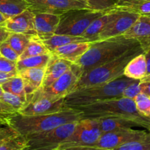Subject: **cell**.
I'll list each match as a JSON object with an SVG mask.
<instances>
[{
  "label": "cell",
  "mask_w": 150,
  "mask_h": 150,
  "mask_svg": "<svg viewBox=\"0 0 150 150\" xmlns=\"http://www.w3.org/2000/svg\"><path fill=\"white\" fill-rule=\"evenodd\" d=\"M82 114L79 110L66 107L57 113L44 115L26 116L16 113L7 117V125L16 133L27 136L51 130L67 123L79 121Z\"/></svg>",
  "instance_id": "1"
},
{
  "label": "cell",
  "mask_w": 150,
  "mask_h": 150,
  "mask_svg": "<svg viewBox=\"0 0 150 150\" xmlns=\"http://www.w3.org/2000/svg\"><path fill=\"white\" fill-rule=\"evenodd\" d=\"M139 45H141L138 41L125 38L123 35L99 40L91 42L88 51L74 64L79 67L83 74L118 58L129 50Z\"/></svg>",
  "instance_id": "2"
},
{
  "label": "cell",
  "mask_w": 150,
  "mask_h": 150,
  "mask_svg": "<svg viewBox=\"0 0 150 150\" xmlns=\"http://www.w3.org/2000/svg\"><path fill=\"white\" fill-rule=\"evenodd\" d=\"M71 108L81 111L82 119L124 117L135 122L138 127H144L150 131V119L138 112L134 100L120 97L104 100L89 105Z\"/></svg>",
  "instance_id": "3"
},
{
  "label": "cell",
  "mask_w": 150,
  "mask_h": 150,
  "mask_svg": "<svg viewBox=\"0 0 150 150\" xmlns=\"http://www.w3.org/2000/svg\"><path fill=\"white\" fill-rule=\"evenodd\" d=\"M135 81L123 76L114 81L76 89L65 98L66 107H76L95 103L104 100L121 97L125 88Z\"/></svg>",
  "instance_id": "4"
},
{
  "label": "cell",
  "mask_w": 150,
  "mask_h": 150,
  "mask_svg": "<svg viewBox=\"0 0 150 150\" xmlns=\"http://www.w3.org/2000/svg\"><path fill=\"white\" fill-rule=\"evenodd\" d=\"M142 53L144 51L139 45L129 50L118 58L83 73L78 81L75 89L84 86L103 84L121 77L128 62Z\"/></svg>",
  "instance_id": "5"
},
{
  "label": "cell",
  "mask_w": 150,
  "mask_h": 150,
  "mask_svg": "<svg viewBox=\"0 0 150 150\" xmlns=\"http://www.w3.org/2000/svg\"><path fill=\"white\" fill-rule=\"evenodd\" d=\"M105 12L91 9L69 10L60 16V23L55 34L82 37L91 22Z\"/></svg>",
  "instance_id": "6"
},
{
  "label": "cell",
  "mask_w": 150,
  "mask_h": 150,
  "mask_svg": "<svg viewBox=\"0 0 150 150\" xmlns=\"http://www.w3.org/2000/svg\"><path fill=\"white\" fill-rule=\"evenodd\" d=\"M77 122L67 123L51 130L26 136L24 150H55L74 130Z\"/></svg>",
  "instance_id": "7"
},
{
  "label": "cell",
  "mask_w": 150,
  "mask_h": 150,
  "mask_svg": "<svg viewBox=\"0 0 150 150\" xmlns=\"http://www.w3.org/2000/svg\"><path fill=\"white\" fill-rule=\"evenodd\" d=\"M82 75V73L79 67L76 64H72L71 68L52 84L46 88H40L33 95L49 98L53 100L65 98L74 90Z\"/></svg>",
  "instance_id": "8"
},
{
  "label": "cell",
  "mask_w": 150,
  "mask_h": 150,
  "mask_svg": "<svg viewBox=\"0 0 150 150\" xmlns=\"http://www.w3.org/2000/svg\"><path fill=\"white\" fill-rule=\"evenodd\" d=\"M101 134L96 119L83 118L77 122L72 134L58 148L71 146H92L96 143Z\"/></svg>",
  "instance_id": "9"
},
{
  "label": "cell",
  "mask_w": 150,
  "mask_h": 150,
  "mask_svg": "<svg viewBox=\"0 0 150 150\" xmlns=\"http://www.w3.org/2000/svg\"><path fill=\"white\" fill-rule=\"evenodd\" d=\"M34 13H45L61 16L72 10L89 9L85 0H25Z\"/></svg>",
  "instance_id": "10"
},
{
  "label": "cell",
  "mask_w": 150,
  "mask_h": 150,
  "mask_svg": "<svg viewBox=\"0 0 150 150\" xmlns=\"http://www.w3.org/2000/svg\"><path fill=\"white\" fill-rule=\"evenodd\" d=\"M116 14L105 26L99 36V40L122 35L135 23L141 15L118 8Z\"/></svg>",
  "instance_id": "11"
},
{
  "label": "cell",
  "mask_w": 150,
  "mask_h": 150,
  "mask_svg": "<svg viewBox=\"0 0 150 150\" xmlns=\"http://www.w3.org/2000/svg\"><path fill=\"white\" fill-rule=\"evenodd\" d=\"M147 131L148 130H134L131 127L102 133L96 143L92 146L102 149H113L126 142L142 137Z\"/></svg>",
  "instance_id": "12"
},
{
  "label": "cell",
  "mask_w": 150,
  "mask_h": 150,
  "mask_svg": "<svg viewBox=\"0 0 150 150\" xmlns=\"http://www.w3.org/2000/svg\"><path fill=\"white\" fill-rule=\"evenodd\" d=\"M64 100L65 98L53 100L49 98L33 95L32 99L19 111V114L26 116L54 114L66 108Z\"/></svg>",
  "instance_id": "13"
},
{
  "label": "cell",
  "mask_w": 150,
  "mask_h": 150,
  "mask_svg": "<svg viewBox=\"0 0 150 150\" xmlns=\"http://www.w3.org/2000/svg\"><path fill=\"white\" fill-rule=\"evenodd\" d=\"M4 27L10 32L37 36L35 26V13L29 9L7 19L4 23Z\"/></svg>",
  "instance_id": "14"
},
{
  "label": "cell",
  "mask_w": 150,
  "mask_h": 150,
  "mask_svg": "<svg viewBox=\"0 0 150 150\" xmlns=\"http://www.w3.org/2000/svg\"><path fill=\"white\" fill-rule=\"evenodd\" d=\"M123 35L125 38L138 41L146 52L150 48V15H141Z\"/></svg>",
  "instance_id": "15"
},
{
  "label": "cell",
  "mask_w": 150,
  "mask_h": 150,
  "mask_svg": "<svg viewBox=\"0 0 150 150\" xmlns=\"http://www.w3.org/2000/svg\"><path fill=\"white\" fill-rule=\"evenodd\" d=\"M60 16L51 13H35V26L37 37L43 40L55 34Z\"/></svg>",
  "instance_id": "16"
},
{
  "label": "cell",
  "mask_w": 150,
  "mask_h": 150,
  "mask_svg": "<svg viewBox=\"0 0 150 150\" xmlns=\"http://www.w3.org/2000/svg\"><path fill=\"white\" fill-rule=\"evenodd\" d=\"M71 62L59 58L51 54V57L45 67L44 78L41 88H46L52 84L62 75L67 72L71 67Z\"/></svg>",
  "instance_id": "17"
},
{
  "label": "cell",
  "mask_w": 150,
  "mask_h": 150,
  "mask_svg": "<svg viewBox=\"0 0 150 150\" xmlns=\"http://www.w3.org/2000/svg\"><path fill=\"white\" fill-rule=\"evenodd\" d=\"M45 67L24 69L18 72V75H19L24 81L25 92L27 96V102L32 99L34 93L42 86Z\"/></svg>",
  "instance_id": "18"
},
{
  "label": "cell",
  "mask_w": 150,
  "mask_h": 150,
  "mask_svg": "<svg viewBox=\"0 0 150 150\" xmlns=\"http://www.w3.org/2000/svg\"><path fill=\"white\" fill-rule=\"evenodd\" d=\"M90 45V42H72L56 48L51 54L74 64L88 51Z\"/></svg>",
  "instance_id": "19"
},
{
  "label": "cell",
  "mask_w": 150,
  "mask_h": 150,
  "mask_svg": "<svg viewBox=\"0 0 150 150\" xmlns=\"http://www.w3.org/2000/svg\"><path fill=\"white\" fill-rule=\"evenodd\" d=\"M117 9L116 7L107 10L104 14L94 19L88 26L82 35V38L86 39L88 42H92L99 40V36L104 29L107 23L116 16Z\"/></svg>",
  "instance_id": "20"
},
{
  "label": "cell",
  "mask_w": 150,
  "mask_h": 150,
  "mask_svg": "<svg viewBox=\"0 0 150 150\" xmlns=\"http://www.w3.org/2000/svg\"><path fill=\"white\" fill-rule=\"evenodd\" d=\"M147 73L146 59L144 53L134 57L126 64L124 71V76L135 80H142Z\"/></svg>",
  "instance_id": "21"
},
{
  "label": "cell",
  "mask_w": 150,
  "mask_h": 150,
  "mask_svg": "<svg viewBox=\"0 0 150 150\" xmlns=\"http://www.w3.org/2000/svg\"><path fill=\"white\" fill-rule=\"evenodd\" d=\"M96 120L101 133H108L121 129L138 127L135 122L124 117H101L96 118Z\"/></svg>",
  "instance_id": "22"
},
{
  "label": "cell",
  "mask_w": 150,
  "mask_h": 150,
  "mask_svg": "<svg viewBox=\"0 0 150 150\" xmlns=\"http://www.w3.org/2000/svg\"><path fill=\"white\" fill-rule=\"evenodd\" d=\"M42 42H44L47 49L51 53V51H54L56 48L63 46V45H66L67 44L72 43V42H88V41L84 38H82V37L54 34L50 38H47L46 40H43Z\"/></svg>",
  "instance_id": "23"
},
{
  "label": "cell",
  "mask_w": 150,
  "mask_h": 150,
  "mask_svg": "<svg viewBox=\"0 0 150 150\" xmlns=\"http://www.w3.org/2000/svg\"><path fill=\"white\" fill-rule=\"evenodd\" d=\"M115 7L139 15L150 14V0H119Z\"/></svg>",
  "instance_id": "24"
},
{
  "label": "cell",
  "mask_w": 150,
  "mask_h": 150,
  "mask_svg": "<svg viewBox=\"0 0 150 150\" xmlns=\"http://www.w3.org/2000/svg\"><path fill=\"white\" fill-rule=\"evenodd\" d=\"M28 9V4L25 0H0V13L7 18L20 14Z\"/></svg>",
  "instance_id": "25"
},
{
  "label": "cell",
  "mask_w": 150,
  "mask_h": 150,
  "mask_svg": "<svg viewBox=\"0 0 150 150\" xmlns=\"http://www.w3.org/2000/svg\"><path fill=\"white\" fill-rule=\"evenodd\" d=\"M51 57L50 54H43V55L35 56V57H27L23 59L18 60L16 62L17 71L29 68H38V67H45L49 62Z\"/></svg>",
  "instance_id": "26"
},
{
  "label": "cell",
  "mask_w": 150,
  "mask_h": 150,
  "mask_svg": "<svg viewBox=\"0 0 150 150\" xmlns=\"http://www.w3.org/2000/svg\"><path fill=\"white\" fill-rule=\"evenodd\" d=\"M46 54H50V51L47 49L42 40L37 36H32L24 51L19 56V60Z\"/></svg>",
  "instance_id": "27"
},
{
  "label": "cell",
  "mask_w": 150,
  "mask_h": 150,
  "mask_svg": "<svg viewBox=\"0 0 150 150\" xmlns=\"http://www.w3.org/2000/svg\"><path fill=\"white\" fill-rule=\"evenodd\" d=\"M4 92H9L24 98L27 102V96L24 89V83L22 78L17 74L1 85Z\"/></svg>",
  "instance_id": "28"
},
{
  "label": "cell",
  "mask_w": 150,
  "mask_h": 150,
  "mask_svg": "<svg viewBox=\"0 0 150 150\" xmlns=\"http://www.w3.org/2000/svg\"><path fill=\"white\" fill-rule=\"evenodd\" d=\"M26 145V136L16 133L0 142V150H24Z\"/></svg>",
  "instance_id": "29"
},
{
  "label": "cell",
  "mask_w": 150,
  "mask_h": 150,
  "mask_svg": "<svg viewBox=\"0 0 150 150\" xmlns=\"http://www.w3.org/2000/svg\"><path fill=\"white\" fill-rule=\"evenodd\" d=\"M32 37L24 34L11 32L6 42L20 56L27 46Z\"/></svg>",
  "instance_id": "30"
},
{
  "label": "cell",
  "mask_w": 150,
  "mask_h": 150,
  "mask_svg": "<svg viewBox=\"0 0 150 150\" xmlns=\"http://www.w3.org/2000/svg\"><path fill=\"white\" fill-rule=\"evenodd\" d=\"M114 150H150V131L142 137L120 145Z\"/></svg>",
  "instance_id": "31"
},
{
  "label": "cell",
  "mask_w": 150,
  "mask_h": 150,
  "mask_svg": "<svg viewBox=\"0 0 150 150\" xmlns=\"http://www.w3.org/2000/svg\"><path fill=\"white\" fill-rule=\"evenodd\" d=\"M0 100L10 105L17 113H19V111L26 103V100L24 98L7 92H4L1 98H0Z\"/></svg>",
  "instance_id": "32"
},
{
  "label": "cell",
  "mask_w": 150,
  "mask_h": 150,
  "mask_svg": "<svg viewBox=\"0 0 150 150\" xmlns=\"http://www.w3.org/2000/svg\"><path fill=\"white\" fill-rule=\"evenodd\" d=\"M134 101L138 112L150 119V97L141 92L135 97Z\"/></svg>",
  "instance_id": "33"
},
{
  "label": "cell",
  "mask_w": 150,
  "mask_h": 150,
  "mask_svg": "<svg viewBox=\"0 0 150 150\" xmlns=\"http://www.w3.org/2000/svg\"><path fill=\"white\" fill-rule=\"evenodd\" d=\"M119 0H87L89 9L96 11H107L116 7Z\"/></svg>",
  "instance_id": "34"
},
{
  "label": "cell",
  "mask_w": 150,
  "mask_h": 150,
  "mask_svg": "<svg viewBox=\"0 0 150 150\" xmlns=\"http://www.w3.org/2000/svg\"><path fill=\"white\" fill-rule=\"evenodd\" d=\"M141 80H135L132 83L128 85L122 92L121 97L134 100L135 97L141 92Z\"/></svg>",
  "instance_id": "35"
},
{
  "label": "cell",
  "mask_w": 150,
  "mask_h": 150,
  "mask_svg": "<svg viewBox=\"0 0 150 150\" xmlns=\"http://www.w3.org/2000/svg\"><path fill=\"white\" fill-rule=\"evenodd\" d=\"M0 54L1 57L15 62H17L19 59V54L6 41L0 45Z\"/></svg>",
  "instance_id": "36"
},
{
  "label": "cell",
  "mask_w": 150,
  "mask_h": 150,
  "mask_svg": "<svg viewBox=\"0 0 150 150\" xmlns=\"http://www.w3.org/2000/svg\"><path fill=\"white\" fill-rule=\"evenodd\" d=\"M0 72L18 73L16 62L7 59L3 57H0Z\"/></svg>",
  "instance_id": "37"
},
{
  "label": "cell",
  "mask_w": 150,
  "mask_h": 150,
  "mask_svg": "<svg viewBox=\"0 0 150 150\" xmlns=\"http://www.w3.org/2000/svg\"><path fill=\"white\" fill-rule=\"evenodd\" d=\"M16 111L5 103L0 100V117L7 118L10 116L16 114Z\"/></svg>",
  "instance_id": "38"
},
{
  "label": "cell",
  "mask_w": 150,
  "mask_h": 150,
  "mask_svg": "<svg viewBox=\"0 0 150 150\" xmlns=\"http://www.w3.org/2000/svg\"><path fill=\"white\" fill-rule=\"evenodd\" d=\"M15 133H16V132L12 127L9 126H1L0 127V142Z\"/></svg>",
  "instance_id": "39"
},
{
  "label": "cell",
  "mask_w": 150,
  "mask_h": 150,
  "mask_svg": "<svg viewBox=\"0 0 150 150\" xmlns=\"http://www.w3.org/2000/svg\"><path fill=\"white\" fill-rule=\"evenodd\" d=\"M55 150H104L102 149H99V148L94 147V146H71L63 148H57Z\"/></svg>",
  "instance_id": "40"
},
{
  "label": "cell",
  "mask_w": 150,
  "mask_h": 150,
  "mask_svg": "<svg viewBox=\"0 0 150 150\" xmlns=\"http://www.w3.org/2000/svg\"><path fill=\"white\" fill-rule=\"evenodd\" d=\"M10 33L11 32H9L4 26H0V45L7 40Z\"/></svg>",
  "instance_id": "41"
},
{
  "label": "cell",
  "mask_w": 150,
  "mask_h": 150,
  "mask_svg": "<svg viewBox=\"0 0 150 150\" xmlns=\"http://www.w3.org/2000/svg\"><path fill=\"white\" fill-rule=\"evenodd\" d=\"M16 74L17 73H4V72H0V85H1L4 82L8 81L12 77L16 76Z\"/></svg>",
  "instance_id": "42"
},
{
  "label": "cell",
  "mask_w": 150,
  "mask_h": 150,
  "mask_svg": "<svg viewBox=\"0 0 150 150\" xmlns=\"http://www.w3.org/2000/svg\"><path fill=\"white\" fill-rule=\"evenodd\" d=\"M144 54H145L146 59L147 73L146 77L143 79L142 80H149V79H150V48L146 52H144Z\"/></svg>",
  "instance_id": "43"
},
{
  "label": "cell",
  "mask_w": 150,
  "mask_h": 150,
  "mask_svg": "<svg viewBox=\"0 0 150 150\" xmlns=\"http://www.w3.org/2000/svg\"><path fill=\"white\" fill-rule=\"evenodd\" d=\"M7 19L8 18H7L4 15H3L2 13H0V26H4V23H5L6 21H7Z\"/></svg>",
  "instance_id": "44"
},
{
  "label": "cell",
  "mask_w": 150,
  "mask_h": 150,
  "mask_svg": "<svg viewBox=\"0 0 150 150\" xmlns=\"http://www.w3.org/2000/svg\"><path fill=\"white\" fill-rule=\"evenodd\" d=\"M1 126H8V125H7V118L0 117V127H1Z\"/></svg>",
  "instance_id": "45"
},
{
  "label": "cell",
  "mask_w": 150,
  "mask_h": 150,
  "mask_svg": "<svg viewBox=\"0 0 150 150\" xmlns=\"http://www.w3.org/2000/svg\"><path fill=\"white\" fill-rule=\"evenodd\" d=\"M3 93H4V90H3L2 87H1V86L0 85V98H1V95H3Z\"/></svg>",
  "instance_id": "46"
},
{
  "label": "cell",
  "mask_w": 150,
  "mask_h": 150,
  "mask_svg": "<svg viewBox=\"0 0 150 150\" xmlns=\"http://www.w3.org/2000/svg\"><path fill=\"white\" fill-rule=\"evenodd\" d=\"M104 150H114V149H104Z\"/></svg>",
  "instance_id": "47"
},
{
  "label": "cell",
  "mask_w": 150,
  "mask_h": 150,
  "mask_svg": "<svg viewBox=\"0 0 150 150\" xmlns=\"http://www.w3.org/2000/svg\"><path fill=\"white\" fill-rule=\"evenodd\" d=\"M0 57H1V54H0Z\"/></svg>",
  "instance_id": "48"
},
{
  "label": "cell",
  "mask_w": 150,
  "mask_h": 150,
  "mask_svg": "<svg viewBox=\"0 0 150 150\" xmlns=\"http://www.w3.org/2000/svg\"><path fill=\"white\" fill-rule=\"evenodd\" d=\"M85 1H87V0H85Z\"/></svg>",
  "instance_id": "49"
},
{
  "label": "cell",
  "mask_w": 150,
  "mask_h": 150,
  "mask_svg": "<svg viewBox=\"0 0 150 150\" xmlns=\"http://www.w3.org/2000/svg\"><path fill=\"white\" fill-rule=\"evenodd\" d=\"M148 15H150V14H148Z\"/></svg>",
  "instance_id": "50"
}]
</instances>
